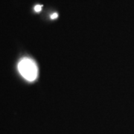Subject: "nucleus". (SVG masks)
Instances as JSON below:
<instances>
[{
	"label": "nucleus",
	"mask_w": 134,
	"mask_h": 134,
	"mask_svg": "<svg viewBox=\"0 0 134 134\" xmlns=\"http://www.w3.org/2000/svg\"><path fill=\"white\" fill-rule=\"evenodd\" d=\"M18 70L26 81H34L38 76V67L33 59L23 58L18 63Z\"/></svg>",
	"instance_id": "nucleus-1"
},
{
	"label": "nucleus",
	"mask_w": 134,
	"mask_h": 134,
	"mask_svg": "<svg viewBox=\"0 0 134 134\" xmlns=\"http://www.w3.org/2000/svg\"><path fill=\"white\" fill-rule=\"evenodd\" d=\"M43 8V6L41 5H35V7H34V10L36 11V12H40V11H41V10Z\"/></svg>",
	"instance_id": "nucleus-2"
},
{
	"label": "nucleus",
	"mask_w": 134,
	"mask_h": 134,
	"mask_svg": "<svg viewBox=\"0 0 134 134\" xmlns=\"http://www.w3.org/2000/svg\"><path fill=\"white\" fill-rule=\"evenodd\" d=\"M58 15L57 13H54V14H52L51 15V19H57L58 18Z\"/></svg>",
	"instance_id": "nucleus-3"
}]
</instances>
